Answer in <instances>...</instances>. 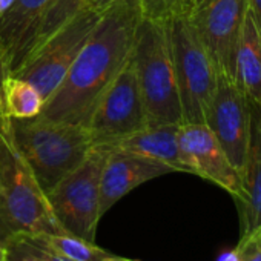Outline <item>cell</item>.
Segmentation results:
<instances>
[{
    "label": "cell",
    "mask_w": 261,
    "mask_h": 261,
    "mask_svg": "<svg viewBox=\"0 0 261 261\" xmlns=\"http://www.w3.org/2000/svg\"><path fill=\"white\" fill-rule=\"evenodd\" d=\"M142 17L139 0H123L103 11L39 117L86 127L101 94L133 53Z\"/></svg>",
    "instance_id": "1"
},
{
    "label": "cell",
    "mask_w": 261,
    "mask_h": 261,
    "mask_svg": "<svg viewBox=\"0 0 261 261\" xmlns=\"http://www.w3.org/2000/svg\"><path fill=\"white\" fill-rule=\"evenodd\" d=\"M42 232L66 230L14 142L11 118L0 117V241Z\"/></svg>",
    "instance_id": "2"
},
{
    "label": "cell",
    "mask_w": 261,
    "mask_h": 261,
    "mask_svg": "<svg viewBox=\"0 0 261 261\" xmlns=\"http://www.w3.org/2000/svg\"><path fill=\"white\" fill-rule=\"evenodd\" d=\"M11 129L20 154L46 194L80 166L92 148L88 127L80 124L36 115L11 118Z\"/></svg>",
    "instance_id": "3"
},
{
    "label": "cell",
    "mask_w": 261,
    "mask_h": 261,
    "mask_svg": "<svg viewBox=\"0 0 261 261\" xmlns=\"http://www.w3.org/2000/svg\"><path fill=\"white\" fill-rule=\"evenodd\" d=\"M133 59L148 124H183V112L166 22L142 17Z\"/></svg>",
    "instance_id": "4"
},
{
    "label": "cell",
    "mask_w": 261,
    "mask_h": 261,
    "mask_svg": "<svg viewBox=\"0 0 261 261\" xmlns=\"http://www.w3.org/2000/svg\"><path fill=\"white\" fill-rule=\"evenodd\" d=\"M185 123H204L218 72L186 17L166 22Z\"/></svg>",
    "instance_id": "5"
},
{
    "label": "cell",
    "mask_w": 261,
    "mask_h": 261,
    "mask_svg": "<svg viewBox=\"0 0 261 261\" xmlns=\"http://www.w3.org/2000/svg\"><path fill=\"white\" fill-rule=\"evenodd\" d=\"M108 149L92 146L86 159L48 194L59 224L72 235L95 243L100 223V181Z\"/></svg>",
    "instance_id": "6"
},
{
    "label": "cell",
    "mask_w": 261,
    "mask_h": 261,
    "mask_svg": "<svg viewBox=\"0 0 261 261\" xmlns=\"http://www.w3.org/2000/svg\"><path fill=\"white\" fill-rule=\"evenodd\" d=\"M101 14L82 7L71 20L45 40L11 74L31 83L46 101L66 75Z\"/></svg>",
    "instance_id": "7"
},
{
    "label": "cell",
    "mask_w": 261,
    "mask_h": 261,
    "mask_svg": "<svg viewBox=\"0 0 261 261\" xmlns=\"http://www.w3.org/2000/svg\"><path fill=\"white\" fill-rule=\"evenodd\" d=\"M148 126L137 71L130 53L129 59L101 94L88 121L92 146L106 145Z\"/></svg>",
    "instance_id": "8"
},
{
    "label": "cell",
    "mask_w": 261,
    "mask_h": 261,
    "mask_svg": "<svg viewBox=\"0 0 261 261\" xmlns=\"http://www.w3.org/2000/svg\"><path fill=\"white\" fill-rule=\"evenodd\" d=\"M246 13L247 0H197L186 16L209 53L217 72L232 80Z\"/></svg>",
    "instance_id": "9"
},
{
    "label": "cell",
    "mask_w": 261,
    "mask_h": 261,
    "mask_svg": "<svg viewBox=\"0 0 261 261\" xmlns=\"http://www.w3.org/2000/svg\"><path fill=\"white\" fill-rule=\"evenodd\" d=\"M204 124L241 177L253 142L250 103L235 82L223 74H218Z\"/></svg>",
    "instance_id": "10"
},
{
    "label": "cell",
    "mask_w": 261,
    "mask_h": 261,
    "mask_svg": "<svg viewBox=\"0 0 261 261\" xmlns=\"http://www.w3.org/2000/svg\"><path fill=\"white\" fill-rule=\"evenodd\" d=\"M178 148L188 174L215 183L237 197L241 188L240 172L232 166L220 143L204 123H185L178 127Z\"/></svg>",
    "instance_id": "11"
},
{
    "label": "cell",
    "mask_w": 261,
    "mask_h": 261,
    "mask_svg": "<svg viewBox=\"0 0 261 261\" xmlns=\"http://www.w3.org/2000/svg\"><path fill=\"white\" fill-rule=\"evenodd\" d=\"M108 151L100 181V217L140 185L175 172L171 166L148 157L118 149Z\"/></svg>",
    "instance_id": "12"
},
{
    "label": "cell",
    "mask_w": 261,
    "mask_h": 261,
    "mask_svg": "<svg viewBox=\"0 0 261 261\" xmlns=\"http://www.w3.org/2000/svg\"><path fill=\"white\" fill-rule=\"evenodd\" d=\"M48 5L49 0H13L11 7L0 16V49L11 72L25 59Z\"/></svg>",
    "instance_id": "13"
},
{
    "label": "cell",
    "mask_w": 261,
    "mask_h": 261,
    "mask_svg": "<svg viewBox=\"0 0 261 261\" xmlns=\"http://www.w3.org/2000/svg\"><path fill=\"white\" fill-rule=\"evenodd\" d=\"M178 127L180 124H148L133 134L98 146L148 157L171 166L175 172H188L180 157Z\"/></svg>",
    "instance_id": "14"
},
{
    "label": "cell",
    "mask_w": 261,
    "mask_h": 261,
    "mask_svg": "<svg viewBox=\"0 0 261 261\" xmlns=\"http://www.w3.org/2000/svg\"><path fill=\"white\" fill-rule=\"evenodd\" d=\"M233 82L250 105L261 108V34L249 8L237 48Z\"/></svg>",
    "instance_id": "15"
},
{
    "label": "cell",
    "mask_w": 261,
    "mask_h": 261,
    "mask_svg": "<svg viewBox=\"0 0 261 261\" xmlns=\"http://www.w3.org/2000/svg\"><path fill=\"white\" fill-rule=\"evenodd\" d=\"M240 217V240L247 238L261 227V140L252 142L247 163L241 172V188L233 197ZM238 240V241H240Z\"/></svg>",
    "instance_id": "16"
},
{
    "label": "cell",
    "mask_w": 261,
    "mask_h": 261,
    "mask_svg": "<svg viewBox=\"0 0 261 261\" xmlns=\"http://www.w3.org/2000/svg\"><path fill=\"white\" fill-rule=\"evenodd\" d=\"M23 237L33 244L54 252L57 255L66 256L74 261H103L105 258L111 256L112 253L105 250L103 247L97 246L94 241H88L77 235L60 232H42V233H31V235H17Z\"/></svg>",
    "instance_id": "17"
},
{
    "label": "cell",
    "mask_w": 261,
    "mask_h": 261,
    "mask_svg": "<svg viewBox=\"0 0 261 261\" xmlns=\"http://www.w3.org/2000/svg\"><path fill=\"white\" fill-rule=\"evenodd\" d=\"M43 105L42 94L31 83L13 74L5 79L0 98V117L33 118L42 112Z\"/></svg>",
    "instance_id": "18"
},
{
    "label": "cell",
    "mask_w": 261,
    "mask_h": 261,
    "mask_svg": "<svg viewBox=\"0 0 261 261\" xmlns=\"http://www.w3.org/2000/svg\"><path fill=\"white\" fill-rule=\"evenodd\" d=\"M82 7H83L82 0H49L46 13L43 14V17H42V20H40V23L37 27L33 43H31L25 59L28 56H31L45 40H48L68 20H71L79 13V10Z\"/></svg>",
    "instance_id": "19"
},
{
    "label": "cell",
    "mask_w": 261,
    "mask_h": 261,
    "mask_svg": "<svg viewBox=\"0 0 261 261\" xmlns=\"http://www.w3.org/2000/svg\"><path fill=\"white\" fill-rule=\"evenodd\" d=\"M139 4L145 19L169 22L178 17H186L197 0H139Z\"/></svg>",
    "instance_id": "20"
},
{
    "label": "cell",
    "mask_w": 261,
    "mask_h": 261,
    "mask_svg": "<svg viewBox=\"0 0 261 261\" xmlns=\"http://www.w3.org/2000/svg\"><path fill=\"white\" fill-rule=\"evenodd\" d=\"M8 261H74L66 256L57 255L42 249L23 237H14L7 243Z\"/></svg>",
    "instance_id": "21"
},
{
    "label": "cell",
    "mask_w": 261,
    "mask_h": 261,
    "mask_svg": "<svg viewBox=\"0 0 261 261\" xmlns=\"http://www.w3.org/2000/svg\"><path fill=\"white\" fill-rule=\"evenodd\" d=\"M218 261H261V227L223 255Z\"/></svg>",
    "instance_id": "22"
},
{
    "label": "cell",
    "mask_w": 261,
    "mask_h": 261,
    "mask_svg": "<svg viewBox=\"0 0 261 261\" xmlns=\"http://www.w3.org/2000/svg\"><path fill=\"white\" fill-rule=\"evenodd\" d=\"M118 2H123V0H82L83 7L94 10V11H98V13L106 11L108 8H111L112 5H115Z\"/></svg>",
    "instance_id": "23"
},
{
    "label": "cell",
    "mask_w": 261,
    "mask_h": 261,
    "mask_svg": "<svg viewBox=\"0 0 261 261\" xmlns=\"http://www.w3.org/2000/svg\"><path fill=\"white\" fill-rule=\"evenodd\" d=\"M247 8L252 13L256 28L261 34V0H247Z\"/></svg>",
    "instance_id": "24"
},
{
    "label": "cell",
    "mask_w": 261,
    "mask_h": 261,
    "mask_svg": "<svg viewBox=\"0 0 261 261\" xmlns=\"http://www.w3.org/2000/svg\"><path fill=\"white\" fill-rule=\"evenodd\" d=\"M11 74V68L8 65V60L4 54V51L0 49V98H2V88H4V82L5 79Z\"/></svg>",
    "instance_id": "25"
},
{
    "label": "cell",
    "mask_w": 261,
    "mask_h": 261,
    "mask_svg": "<svg viewBox=\"0 0 261 261\" xmlns=\"http://www.w3.org/2000/svg\"><path fill=\"white\" fill-rule=\"evenodd\" d=\"M0 261H8V250H7V244H4L0 241Z\"/></svg>",
    "instance_id": "26"
},
{
    "label": "cell",
    "mask_w": 261,
    "mask_h": 261,
    "mask_svg": "<svg viewBox=\"0 0 261 261\" xmlns=\"http://www.w3.org/2000/svg\"><path fill=\"white\" fill-rule=\"evenodd\" d=\"M13 4V0H0V16H2Z\"/></svg>",
    "instance_id": "27"
},
{
    "label": "cell",
    "mask_w": 261,
    "mask_h": 261,
    "mask_svg": "<svg viewBox=\"0 0 261 261\" xmlns=\"http://www.w3.org/2000/svg\"><path fill=\"white\" fill-rule=\"evenodd\" d=\"M103 261H139V259H129V258H124V256H118V255H111L108 258H105Z\"/></svg>",
    "instance_id": "28"
},
{
    "label": "cell",
    "mask_w": 261,
    "mask_h": 261,
    "mask_svg": "<svg viewBox=\"0 0 261 261\" xmlns=\"http://www.w3.org/2000/svg\"><path fill=\"white\" fill-rule=\"evenodd\" d=\"M258 136H259V140H261V124H259V133H258Z\"/></svg>",
    "instance_id": "29"
}]
</instances>
